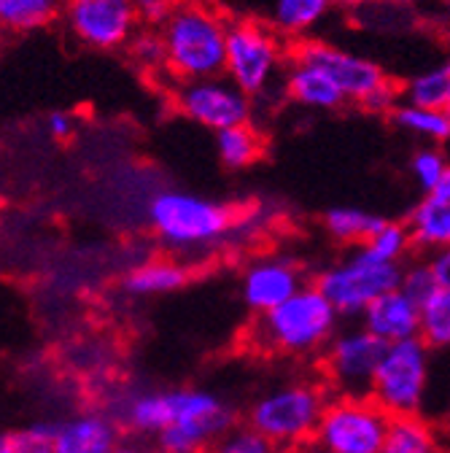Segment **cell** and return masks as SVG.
<instances>
[{
  "label": "cell",
  "mask_w": 450,
  "mask_h": 453,
  "mask_svg": "<svg viewBox=\"0 0 450 453\" xmlns=\"http://www.w3.org/2000/svg\"><path fill=\"white\" fill-rule=\"evenodd\" d=\"M391 416L372 396H332L313 442L329 453H380Z\"/></svg>",
  "instance_id": "obj_8"
},
{
  "label": "cell",
  "mask_w": 450,
  "mask_h": 453,
  "mask_svg": "<svg viewBox=\"0 0 450 453\" xmlns=\"http://www.w3.org/2000/svg\"><path fill=\"white\" fill-rule=\"evenodd\" d=\"M380 453H439V442L421 416H391Z\"/></svg>",
  "instance_id": "obj_21"
},
{
  "label": "cell",
  "mask_w": 450,
  "mask_h": 453,
  "mask_svg": "<svg viewBox=\"0 0 450 453\" xmlns=\"http://www.w3.org/2000/svg\"><path fill=\"white\" fill-rule=\"evenodd\" d=\"M383 221H385L383 216L356 205H337L324 213V226L334 241L359 243V246H364L380 230Z\"/></svg>",
  "instance_id": "obj_20"
},
{
  "label": "cell",
  "mask_w": 450,
  "mask_h": 453,
  "mask_svg": "<svg viewBox=\"0 0 450 453\" xmlns=\"http://www.w3.org/2000/svg\"><path fill=\"white\" fill-rule=\"evenodd\" d=\"M51 445L57 453H117L122 445V424L114 413L81 411L57 421Z\"/></svg>",
  "instance_id": "obj_15"
},
{
  "label": "cell",
  "mask_w": 450,
  "mask_h": 453,
  "mask_svg": "<svg viewBox=\"0 0 450 453\" xmlns=\"http://www.w3.org/2000/svg\"><path fill=\"white\" fill-rule=\"evenodd\" d=\"M292 453H329V450H324V448H318L316 442H310V445H302V448H297V450H292Z\"/></svg>",
  "instance_id": "obj_40"
},
{
  "label": "cell",
  "mask_w": 450,
  "mask_h": 453,
  "mask_svg": "<svg viewBox=\"0 0 450 453\" xmlns=\"http://www.w3.org/2000/svg\"><path fill=\"white\" fill-rule=\"evenodd\" d=\"M57 14L54 0H0V27L11 33H27L49 25Z\"/></svg>",
  "instance_id": "obj_26"
},
{
  "label": "cell",
  "mask_w": 450,
  "mask_h": 453,
  "mask_svg": "<svg viewBox=\"0 0 450 453\" xmlns=\"http://www.w3.org/2000/svg\"><path fill=\"white\" fill-rule=\"evenodd\" d=\"M135 9H138V19L143 25L162 27L173 12V4L171 0H135Z\"/></svg>",
  "instance_id": "obj_33"
},
{
  "label": "cell",
  "mask_w": 450,
  "mask_h": 453,
  "mask_svg": "<svg viewBox=\"0 0 450 453\" xmlns=\"http://www.w3.org/2000/svg\"><path fill=\"white\" fill-rule=\"evenodd\" d=\"M362 326H367L385 346L413 340L421 332V303L402 289H393L364 311Z\"/></svg>",
  "instance_id": "obj_16"
},
{
  "label": "cell",
  "mask_w": 450,
  "mask_h": 453,
  "mask_svg": "<svg viewBox=\"0 0 450 453\" xmlns=\"http://www.w3.org/2000/svg\"><path fill=\"white\" fill-rule=\"evenodd\" d=\"M402 265L383 262L372 257L364 246L337 259L316 278V287L334 305L340 316L362 319L364 311L383 295L400 289Z\"/></svg>",
  "instance_id": "obj_5"
},
{
  "label": "cell",
  "mask_w": 450,
  "mask_h": 453,
  "mask_svg": "<svg viewBox=\"0 0 450 453\" xmlns=\"http://www.w3.org/2000/svg\"><path fill=\"white\" fill-rule=\"evenodd\" d=\"M337 329H340V313L313 283L264 313L254 326V340L259 349L275 354L310 357L329 346Z\"/></svg>",
  "instance_id": "obj_3"
},
{
  "label": "cell",
  "mask_w": 450,
  "mask_h": 453,
  "mask_svg": "<svg viewBox=\"0 0 450 453\" xmlns=\"http://www.w3.org/2000/svg\"><path fill=\"white\" fill-rule=\"evenodd\" d=\"M429 265L434 270V278H437V287L450 292V246L447 249H439L429 257Z\"/></svg>",
  "instance_id": "obj_34"
},
{
  "label": "cell",
  "mask_w": 450,
  "mask_h": 453,
  "mask_svg": "<svg viewBox=\"0 0 450 453\" xmlns=\"http://www.w3.org/2000/svg\"><path fill=\"white\" fill-rule=\"evenodd\" d=\"M447 117H450V108H447Z\"/></svg>",
  "instance_id": "obj_43"
},
{
  "label": "cell",
  "mask_w": 450,
  "mask_h": 453,
  "mask_svg": "<svg viewBox=\"0 0 450 453\" xmlns=\"http://www.w3.org/2000/svg\"><path fill=\"white\" fill-rule=\"evenodd\" d=\"M216 154L230 170L251 167L262 157V135L251 125L216 133Z\"/></svg>",
  "instance_id": "obj_24"
},
{
  "label": "cell",
  "mask_w": 450,
  "mask_h": 453,
  "mask_svg": "<svg viewBox=\"0 0 450 453\" xmlns=\"http://www.w3.org/2000/svg\"><path fill=\"white\" fill-rule=\"evenodd\" d=\"M54 4H60V0H54Z\"/></svg>",
  "instance_id": "obj_44"
},
{
  "label": "cell",
  "mask_w": 450,
  "mask_h": 453,
  "mask_svg": "<svg viewBox=\"0 0 450 453\" xmlns=\"http://www.w3.org/2000/svg\"><path fill=\"white\" fill-rule=\"evenodd\" d=\"M431 383V349L421 337L391 343L375 372L372 400L388 416H418Z\"/></svg>",
  "instance_id": "obj_7"
},
{
  "label": "cell",
  "mask_w": 450,
  "mask_h": 453,
  "mask_svg": "<svg viewBox=\"0 0 450 453\" xmlns=\"http://www.w3.org/2000/svg\"><path fill=\"white\" fill-rule=\"evenodd\" d=\"M284 89L294 103H300L305 108L334 111L346 103V95L340 92V87H337L324 71H318L316 65L294 63V60L286 68Z\"/></svg>",
  "instance_id": "obj_18"
},
{
  "label": "cell",
  "mask_w": 450,
  "mask_h": 453,
  "mask_svg": "<svg viewBox=\"0 0 450 453\" xmlns=\"http://www.w3.org/2000/svg\"><path fill=\"white\" fill-rule=\"evenodd\" d=\"M176 105L187 119L213 133L248 125L251 119V97L224 76L181 84Z\"/></svg>",
  "instance_id": "obj_12"
},
{
  "label": "cell",
  "mask_w": 450,
  "mask_h": 453,
  "mask_svg": "<svg viewBox=\"0 0 450 453\" xmlns=\"http://www.w3.org/2000/svg\"><path fill=\"white\" fill-rule=\"evenodd\" d=\"M171 391V424L156 437L164 453H205L235 426V411L208 388Z\"/></svg>",
  "instance_id": "obj_6"
},
{
  "label": "cell",
  "mask_w": 450,
  "mask_h": 453,
  "mask_svg": "<svg viewBox=\"0 0 450 453\" xmlns=\"http://www.w3.org/2000/svg\"><path fill=\"white\" fill-rule=\"evenodd\" d=\"M117 453H164L159 445H149V442H122Z\"/></svg>",
  "instance_id": "obj_37"
},
{
  "label": "cell",
  "mask_w": 450,
  "mask_h": 453,
  "mask_svg": "<svg viewBox=\"0 0 450 453\" xmlns=\"http://www.w3.org/2000/svg\"><path fill=\"white\" fill-rule=\"evenodd\" d=\"M326 405L329 394L318 383H280L256 396L248 411V424L284 450H297L313 442Z\"/></svg>",
  "instance_id": "obj_4"
},
{
  "label": "cell",
  "mask_w": 450,
  "mask_h": 453,
  "mask_svg": "<svg viewBox=\"0 0 450 453\" xmlns=\"http://www.w3.org/2000/svg\"><path fill=\"white\" fill-rule=\"evenodd\" d=\"M130 54L133 60L143 68H164V41L162 33L149 27L133 35L130 41Z\"/></svg>",
  "instance_id": "obj_32"
},
{
  "label": "cell",
  "mask_w": 450,
  "mask_h": 453,
  "mask_svg": "<svg viewBox=\"0 0 450 453\" xmlns=\"http://www.w3.org/2000/svg\"><path fill=\"white\" fill-rule=\"evenodd\" d=\"M450 170V162L445 159V154L434 146H423L410 157V176L418 184V189L426 195L431 189H437Z\"/></svg>",
  "instance_id": "obj_29"
},
{
  "label": "cell",
  "mask_w": 450,
  "mask_h": 453,
  "mask_svg": "<svg viewBox=\"0 0 450 453\" xmlns=\"http://www.w3.org/2000/svg\"><path fill=\"white\" fill-rule=\"evenodd\" d=\"M385 343L367 326L337 329L324 349V375L337 396H370Z\"/></svg>",
  "instance_id": "obj_10"
},
{
  "label": "cell",
  "mask_w": 450,
  "mask_h": 453,
  "mask_svg": "<svg viewBox=\"0 0 450 453\" xmlns=\"http://www.w3.org/2000/svg\"><path fill=\"white\" fill-rule=\"evenodd\" d=\"M375 4H383V6H410L416 0H375Z\"/></svg>",
  "instance_id": "obj_41"
},
{
  "label": "cell",
  "mask_w": 450,
  "mask_h": 453,
  "mask_svg": "<svg viewBox=\"0 0 450 453\" xmlns=\"http://www.w3.org/2000/svg\"><path fill=\"white\" fill-rule=\"evenodd\" d=\"M171 4H173V6H176V4H184V0H171Z\"/></svg>",
  "instance_id": "obj_42"
},
{
  "label": "cell",
  "mask_w": 450,
  "mask_h": 453,
  "mask_svg": "<svg viewBox=\"0 0 450 453\" xmlns=\"http://www.w3.org/2000/svg\"><path fill=\"white\" fill-rule=\"evenodd\" d=\"M0 453H19L17 432H0Z\"/></svg>",
  "instance_id": "obj_38"
},
{
  "label": "cell",
  "mask_w": 450,
  "mask_h": 453,
  "mask_svg": "<svg viewBox=\"0 0 450 453\" xmlns=\"http://www.w3.org/2000/svg\"><path fill=\"white\" fill-rule=\"evenodd\" d=\"M329 6L332 0H275L272 25L284 35H302L326 17Z\"/></svg>",
  "instance_id": "obj_25"
},
{
  "label": "cell",
  "mask_w": 450,
  "mask_h": 453,
  "mask_svg": "<svg viewBox=\"0 0 450 453\" xmlns=\"http://www.w3.org/2000/svg\"><path fill=\"white\" fill-rule=\"evenodd\" d=\"M418 337L431 349H450V292L437 289L421 303V332Z\"/></svg>",
  "instance_id": "obj_27"
},
{
  "label": "cell",
  "mask_w": 450,
  "mask_h": 453,
  "mask_svg": "<svg viewBox=\"0 0 450 453\" xmlns=\"http://www.w3.org/2000/svg\"><path fill=\"white\" fill-rule=\"evenodd\" d=\"M65 25L79 43L114 51L130 46L141 19L135 0H65Z\"/></svg>",
  "instance_id": "obj_11"
},
{
  "label": "cell",
  "mask_w": 450,
  "mask_h": 453,
  "mask_svg": "<svg viewBox=\"0 0 450 453\" xmlns=\"http://www.w3.org/2000/svg\"><path fill=\"white\" fill-rule=\"evenodd\" d=\"M189 270L179 259H146L138 267H133L125 278V289L133 297H156L171 295L187 287Z\"/></svg>",
  "instance_id": "obj_19"
},
{
  "label": "cell",
  "mask_w": 450,
  "mask_h": 453,
  "mask_svg": "<svg viewBox=\"0 0 450 453\" xmlns=\"http://www.w3.org/2000/svg\"><path fill=\"white\" fill-rule=\"evenodd\" d=\"M364 0H332V6H340V9H359Z\"/></svg>",
  "instance_id": "obj_39"
},
{
  "label": "cell",
  "mask_w": 450,
  "mask_h": 453,
  "mask_svg": "<svg viewBox=\"0 0 450 453\" xmlns=\"http://www.w3.org/2000/svg\"><path fill=\"white\" fill-rule=\"evenodd\" d=\"M159 33L164 41V71L181 84L216 79L227 68L230 22L208 4H176Z\"/></svg>",
  "instance_id": "obj_1"
},
{
  "label": "cell",
  "mask_w": 450,
  "mask_h": 453,
  "mask_svg": "<svg viewBox=\"0 0 450 453\" xmlns=\"http://www.w3.org/2000/svg\"><path fill=\"white\" fill-rule=\"evenodd\" d=\"M305 283L302 267L289 257H262L254 259L240 280V295L248 311L264 316L280 303L294 297Z\"/></svg>",
  "instance_id": "obj_14"
},
{
  "label": "cell",
  "mask_w": 450,
  "mask_h": 453,
  "mask_svg": "<svg viewBox=\"0 0 450 453\" xmlns=\"http://www.w3.org/2000/svg\"><path fill=\"white\" fill-rule=\"evenodd\" d=\"M402 100L410 105H421V108L447 111L450 108V60L413 76L402 87Z\"/></svg>",
  "instance_id": "obj_23"
},
{
  "label": "cell",
  "mask_w": 450,
  "mask_h": 453,
  "mask_svg": "<svg viewBox=\"0 0 450 453\" xmlns=\"http://www.w3.org/2000/svg\"><path fill=\"white\" fill-rule=\"evenodd\" d=\"M391 119L400 130L423 138L429 143H445L450 141V117L447 111H437V108H421V105H410V103H400L391 111Z\"/></svg>",
  "instance_id": "obj_22"
},
{
  "label": "cell",
  "mask_w": 450,
  "mask_h": 453,
  "mask_svg": "<svg viewBox=\"0 0 450 453\" xmlns=\"http://www.w3.org/2000/svg\"><path fill=\"white\" fill-rule=\"evenodd\" d=\"M213 453H286V450L278 442H272L267 434L256 432L251 424H246V426H233L216 442Z\"/></svg>",
  "instance_id": "obj_30"
},
{
  "label": "cell",
  "mask_w": 450,
  "mask_h": 453,
  "mask_svg": "<svg viewBox=\"0 0 450 453\" xmlns=\"http://www.w3.org/2000/svg\"><path fill=\"white\" fill-rule=\"evenodd\" d=\"M292 60L316 65L340 87L346 100H356V103H364L378 87H383L388 81V76L383 73V68L378 63L367 60V57H362L356 51L332 46L326 41H305V43L294 46Z\"/></svg>",
  "instance_id": "obj_13"
},
{
  "label": "cell",
  "mask_w": 450,
  "mask_h": 453,
  "mask_svg": "<svg viewBox=\"0 0 450 453\" xmlns=\"http://www.w3.org/2000/svg\"><path fill=\"white\" fill-rule=\"evenodd\" d=\"M410 246H413L410 230H408V224H400V221H383L380 230L364 243V249L372 257L383 262H393V265H402Z\"/></svg>",
  "instance_id": "obj_28"
},
{
  "label": "cell",
  "mask_w": 450,
  "mask_h": 453,
  "mask_svg": "<svg viewBox=\"0 0 450 453\" xmlns=\"http://www.w3.org/2000/svg\"><path fill=\"white\" fill-rule=\"evenodd\" d=\"M149 224L162 246L176 254H197L221 243L233 233L230 205L184 189H162L149 203Z\"/></svg>",
  "instance_id": "obj_2"
},
{
  "label": "cell",
  "mask_w": 450,
  "mask_h": 453,
  "mask_svg": "<svg viewBox=\"0 0 450 453\" xmlns=\"http://www.w3.org/2000/svg\"><path fill=\"white\" fill-rule=\"evenodd\" d=\"M17 442H19V453H57L51 442H30L17 432Z\"/></svg>",
  "instance_id": "obj_36"
},
{
  "label": "cell",
  "mask_w": 450,
  "mask_h": 453,
  "mask_svg": "<svg viewBox=\"0 0 450 453\" xmlns=\"http://www.w3.org/2000/svg\"><path fill=\"white\" fill-rule=\"evenodd\" d=\"M400 289H402L405 295H410L416 303H423L426 297H431V295L439 289L429 259L410 262V265L402 267V283H400Z\"/></svg>",
  "instance_id": "obj_31"
},
{
  "label": "cell",
  "mask_w": 450,
  "mask_h": 453,
  "mask_svg": "<svg viewBox=\"0 0 450 453\" xmlns=\"http://www.w3.org/2000/svg\"><path fill=\"white\" fill-rule=\"evenodd\" d=\"M413 246L423 251H439L450 246V170L445 181L426 192L408 216Z\"/></svg>",
  "instance_id": "obj_17"
},
{
  "label": "cell",
  "mask_w": 450,
  "mask_h": 453,
  "mask_svg": "<svg viewBox=\"0 0 450 453\" xmlns=\"http://www.w3.org/2000/svg\"><path fill=\"white\" fill-rule=\"evenodd\" d=\"M46 130L54 135V138H68L73 133V117L65 111H51L46 117Z\"/></svg>",
  "instance_id": "obj_35"
},
{
  "label": "cell",
  "mask_w": 450,
  "mask_h": 453,
  "mask_svg": "<svg viewBox=\"0 0 450 453\" xmlns=\"http://www.w3.org/2000/svg\"><path fill=\"white\" fill-rule=\"evenodd\" d=\"M284 46L278 35L254 19L230 22L227 33V79L248 97L264 95L284 71Z\"/></svg>",
  "instance_id": "obj_9"
}]
</instances>
